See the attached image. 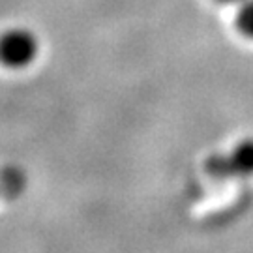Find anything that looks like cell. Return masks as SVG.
<instances>
[{
  "label": "cell",
  "mask_w": 253,
  "mask_h": 253,
  "mask_svg": "<svg viewBox=\"0 0 253 253\" xmlns=\"http://www.w3.org/2000/svg\"><path fill=\"white\" fill-rule=\"evenodd\" d=\"M40 43L27 28H11L0 36V64L8 68H25L36 60Z\"/></svg>",
  "instance_id": "1"
},
{
  "label": "cell",
  "mask_w": 253,
  "mask_h": 253,
  "mask_svg": "<svg viewBox=\"0 0 253 253\" xmlns=\"http://www.w3.org/2000/svg\"><path fill=\"white\" fill-rule=\"evenodd\" d=\"M207 171L219 180L233 176H252L253 174V139H244L229 154H216L208 158Z\"/></svg>",
  "instance_id": "2"
},
{
  "label": "cell",
  "mask_w": 253,
  "mask_h": 253,
  "mask_svg": "<svg viewBox=\"0 0 253 253\" xmlns=\"http://www.w3.org/2000/svg\"><path fill=\"white\" fill-rule=\"evenodd\" d=\"M27 188V176L19 167H6L0 171V197L15 199Z\"/></svg>",
  "instance_id": "3"
},
{
  "label": "cell",
  "mask_w": 253,
  "mask_h": 253,
  "mask_svg": "<svg viewBox=\"0 0 253 253\" xmlns=\"http://www.w3.org/2000/svg\"><path fill=\"white\" fill-rule=\"evenodd\" d=\"M236 27L248 38H253V0H244L236 13Z\"/></svg>",
  "instance_id": "4"
},
{
  "label": "cell",
  "mask_w": 253,
  "mask_h": 253,
  "mask_svg": "<svg viewBox=\"0 0 253 253\" xmlns=\"http://www.w3.org/2000/svg\"><path fill=\"white\" fill-rule=\"evenodd\" d=\"M221 4H236V2H244V0H217Z\"/></svg>",
  "instance_id": "5"
}]
</instances>
